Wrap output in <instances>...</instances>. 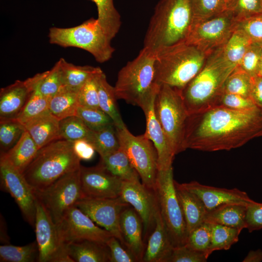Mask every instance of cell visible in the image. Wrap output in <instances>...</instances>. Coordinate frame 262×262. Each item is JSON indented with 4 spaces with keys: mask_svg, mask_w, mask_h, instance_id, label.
Segmentation results:
<instances>
[{
    "mask_svg": "<svg viewBox=\"0 0 262 262\" xmlns=\"http://www.w3.org/2000/svg\"><path fill=\"white\" fill-rule=\"evenodd\" d=\"M262 131V109L238 110L219 105L189 115L182 147L201 151H229Z\"/></svg>",
    "mask_w": 262,
    "mask_h": 262,
    "instance_id": "1",
    "label": "cell"
},
{
    "mask_svg": "<svg viewBox=\"0 0 262 262\" xmlns=\"http://www.w3.org/2000/svg\"><path fill=\"white\" fill-rule=\"evenodd\" d=\"M223 47L206 58L199 72L181 90L189 115L220 105L227 80L237 66L227 60Z\"/></svg>",
    "mask_w": 262,
    "mask_h": 262,
    "instance_id": "2",
    "label": "cell"
},
{
    "mask_svg": "<svg viewBox=\"0 0 262 262\" xmlns=\"http://www.w3.org/2000/svg\"><path fill=\"white\" fill-rule=\"evenodd\" d=\"M192 23L190 0H159L145 36L144 48L155 53L184 41Z\"/></svg>",
    "mask_w": 262,
    "mask_h": 262,
    "instance_id": "3",
    "label": "cell"
},
{
    "mask_svg": "<svg viewBox=\"0 0 262 262\" xmlns=\"http://www.w3.org/2000/svg\"><path fill=\"white\" fill-rule=\"evenodd\" d=\"M72 142L55 140L39 149L23 175L34 191L42 190L63 176L80 169Z\"/></svg>",
    "mask_w": 262,
    "mask_h": 262,
    "instance_id": "4",
    "label": "cell"
},
{
    "mask_svg": "<svg viewBox=\"0 0 262 262\" xmlns=\"http://www.w3.org/2000/svg\"><path fill=\"white\" fill-rule=\"evenodd\" d=\"M206 58L184 41L162 48L155 52V82L182 90L199 72Z\"/></svg>",
    "mask_w": 262,
    "mask_h": 262,
    "instance_id": "5",
    "label": "cell"
},
{
    "mask_svg": "<svg viewBox=\"0 0 262 262\" xmlns=\"http://www.w3.org/2000/svg\"><path fill=\"white\" fill-rule=\"evenodd\" d=\"M155 53L144 48L118 72L114 86L117 99L141 107L160 87L155 82Z\"/></svg>",
    "mask_w": 262,
    "mask_h": 262,
    "instance_id": "6",
    "label": "cell"
},
{
    "mask_svg": "<svg viewBox=\"0 0 262 262\" xmlns=\"http://www.w3.org/2000/svg\"><path fill=\"white\" fill-rule=\"evenodd\" d=\"M48 37L50 44L84 49L100 63L109 60L115 50L98 19L93 17L70 28H50Z\"/></svg>",
    "mask_w": 262,
    "mask_h": 262,
    "instance_id": "7",
    "label": "cell"
},
{
    "mask_svg": "<svg viewBox=\"0 0 262 262\" xmlns=\"http://www.w3.org/2000/svg\"><path fill=\"white\" fill-rule=\"evenodd\" d=\"M154 111L174 155L182 152L184 131L189 114L181 90L161 85L154 101Z\"/></svg>",
    "mask_w": 262,
    "mask_h": 262,
    "instance_id": "8",
    "label": "cell"
},
{
    "mask_svg": "<svg viewBox=\"0 0 262 262\" xmlns=\"http://www.w3.org/2000/svg\"><path fill=\"white\" fill-rule=\"evenodd\" d=\"M174 182L172 167L159 171L155 190L162 218L171 241L176 247L186 244L188 233Z\"/></svg>",
    "mask_w": 262,
    "mask_h": 262,
    "instance_id": "9",
    "label": "cell"
},
{
    "mask_svg": "<svg viewBox=\"0 0 262 262\" xmlns=\"http://www.w3.org/2000/svg\"><path fill=\"white\" fill-rule=\"evenodd\" d=\"M115 129L120 146L138 173L142 183L155 189L158 168L157 153L153 143L145 134H132L127 127Z\"/></svg>",
    "mask_w": 262,
    "mask_h": 262,
    "instance_id": "10",
    "label": "cell"
},
{
    "mask_svg": "<svg viewBox=\"0 0 262 262\" xmlns=\"http://www.w3.org/2000/svg\"><path fill=\"white\" fill-rule=\"evenodd\" d=\"M236 21L229 9L221 14L191 25L184 42L207 58L222 48L235 30Z\"/></svg>",
    "mask_w": 262,
    "mask_h": 262,
    "instance_id": "11",
    "label": "cell"
},
{
    "mask_svg": "<svg viewBox=\"0 0 262 262\" xmlns=\"http://www.w3.org/2000/svg\"><path fill=\"white\" fill-rule=\"evenodd\" d=\"M34 192L56 224L68 209L85 198L81 188L80 169L63 176L45 189Z\"/></svg>",
    "mask_w": 262,
    "mask_h": 262,
    "instance_id": "12",
    "label": "cell"
},
{
    "mask_svg": "<svg viewBox=\"0 0 262 262\" xmlns=\"http://www.w3.org/2000/svg\"><path fill=\"white\" fill-rule=\"evenodd\" d=\"M34 227L39 262H74L61 239L57 224L37 198Z\"/></svg>",
    "mask_w": 262,
    "mask_h": 262,
    "instance_id": "13",
    "label": "cell"
},
{
    "mask_svg": "<svg viewBox=\"0 0 262 262\" xmlns=\"http://www.w3.org/2000/svg\"><path fill=\"white\" fill-rule=\"evenodd\" d=\"M0 186L10 194L25 220L34 226L36 198L34 191L23 174L2 155L0 157Z\"/></svg>",
    "mask_w": 262,
    "mask_h": 262,
    "instance_id": "14",
    "label": "cell"
},
{
    "mask_svg": "<svg viewBox=\"0 0 262 262\" xmlns=\"http://www.w3.org/2000/svg\"><path fill=\"white\" fill-rule=\"evenodd\" d=\"M120 196L131 205L141 217L145 242L154 229L156 217L160 211L155 190L147 187L140 182L139 180H123Z\"/></svg>",
    "mask_w": 262,
    "mask_h": 262,
    "instance_id": "15",
    "label": "cell"
},
{
    "mask_svg": "<svg viewBox=\"0 0 262 262\" xmlns=\"http://www.w3.org/2000/svg\"><path fill=\"white\" fill-rule=\"evenodd\" d=\"M95 222L76 205L68 209L57 224L62 242L67 244L82 240L105 243L113 236Z\"/></svg>",
    "mask_w": 262,
    "mask_h": 262,
    "instance_id": "16",
    "label": "cell"
},
{
    "mask_svg": "<svg viewBox=\"0 0 262 262\" xmlns=\"http://www.w3.org/2000/svg\"><path fill=\"white\" fill-rule=\"evenodd\" d=\"M97 225L110 232L123 245L120 218L123 210L130 205L120 196L109 198H85L75 205Z\"/></svg>",
    "mask_w": 262,
    "mask_h": 262,
    "instance_id": "17",
    "label": "cell"
},
{
    "mask_svg": "<svg viewBox=\"0 0 262 262\" xmlns=\"http://www.w3.org/2000/svg\"><path fill=\"white\" fill-rule=\"evenodd\" d=\"M80 176L85 198H109L120 196L123 180L109 172L100 162L92 167L81 165Z\"/></svg>",
    "mask_w": 262,
    "mask_h": 262,
    "instance_id": "18",
    "label": "cell"
},
{
    "mask_svg": "<svg viewBox=\"0 0 262 262\" xmlns=\"http://www.w3.org/2000/svg\"><path fill=\"white\" fill-rule=\"evenodd\" d=\"M158 92L149 96L140 108L145 114L146 120V130L144 134L153 143L157 153L159 171L166 170L172 167L175 155L155 114L154 101Z\"/></svg>",
    "mask_w": 262,
    "mask_h": 262,
    "instance_id": "19",
    "label": "cell"
},
{
    "mask_svg": "<svg viewBox=\"0 0 262 262\" xmlns=\"http://www.w3.org/2000/svg\"><path fill=\"white\" fill-rule=\"evenodd\" d=\"M40 78V73L24 81L16 80L0 91V120L14 119L20 113Z\"/></svg>",
    "mask_w": 262,
    "mask_h": 262,
    "instance_id": "20",
    "label": "cell"
},
{
    "mask_svg": "<svg viewBox=\"0 0 262 262\" xmlns=\"http://www.w3.org/2000/svg\"><path fill=\"white\" fill-rule=\"evenodd\" d=\"M181 185L201 200L208 212L227 203L248 204L253 200L246 192L236 188L216 187L204 185L196 181L183 183Z\"/></svg>",
    "mask_w": 262,
    "mask_h": 262,
    "instance_id": "21",
    "label": "cell"
},
{
    "mask_svg": "<svg viewBox=\"0 0 262 262\" xmlns=\"http://www.w3.org/2000/svg\"><path fill=\"white\" fill-rule=\"evenodd\" d=\"M120 228L123 246L137 262H142L146 246L143 236V224L140 216L131 205L121 213Z\"/></svg>",
    "mask_w": 262,
    "mask_h": 262,
    "instance_id": "22",
    "label": "cell"
},
{
    "mask_svg": "<svg viewBox=\"0 0 262 262\" xmlns=\"http://www.w3.org/2000/svg\"><path fill=\"white\" fill-rule=\"evenodd\" d=\"M174 247L159 211L154 229L147 238L142 262H167Z\"/></svg>",
    "mask_w": 262,
    "mask_h": 262,
    "instance_id": "23",
    "label": "cell"
},
{
    "mask_svg": "<svg viewBox=\"0 0 262 262\" xmlns=\"http://www.w3.org/2000/svg\"><path fill=\"white\" fill-rule=\"evenodd\" d=\"M175 186L185 221L188 235L204 222L208 212L201 200L175 180Z\"/></svg>",
    "mask_w": 262,
    "mask_h": 262,
    "instance_id": "24",
    "label": "cell"
},
{
    "mask_svg": "<svg viewBox=\"0 0 262 262\" xmlns=\"http://www.w3.org/2000/svg\"><path fill=\"white\" fill-rule=\"evenodd\" d=\"M59 121L48 111L24 126L40 149L55 140L61 139Z\"/></svg>",
    "mask_w": 262,
    "mask_h": 262,
    "instance_id": "25",
    "label": "cell"
},
{
    "mask_svg": "<svg viewBox=\"0 0 262 262\" xmlns=\"http://www.w3.org/2000/svg\"><path fill=\"white\" fill-rule=\"evenodd\" d=\"M248 204L229 203L207 212L204 222L216 224L243 230L246 229V215Z\"/></svg>",
    "mask_w": 262,
    "mask_h": 262,
    "instance_id": "26",
    "label": "cell"
},
{
    "mask_svg": "<svg viewBox=\"0 0 262 262\" xmlns=\"http://www.w3.org/2000/svg\"><path fill=\"white\" fill-rule=\"evenodd\" d=\"M74 262H110V250L105 243L82 240L66 245Z\"/></svg>",
    "mask_w": 262,
    "mask_h": 262,
    "instance_id": "27",
    "label": "cell"
},
{
    "mask_svg": "<svg viewBox=\"0 0 262 262\" xmlns=\"http://www.w3.org/2000/svg\"><path fill=\"white\" fill-rule=\"evenodd\" d=\"M39 148L25 130L16 144L5 153H0L18 170L23 173L37 153Z\"/></svg>",
    "mask_w": 262,
    "mask_h": 262,
    "instance_id": "28",
    "label": "cell"
},
{
    "mask_svg": "<svg viewBox=\"0 0 262 262\" xmlns=\"http://www.w3.org/2000/svg\"><path fill=\"white\" fill-rule=\"evenodd\" d=\"M59 61L62 86L77 92L89 79L102 71L98 67L76 66L67 62L63 58H60Z\"/></svg>",
    "mask_w": 262,
    "mask_h": 262,
    "instance_id": "29",
    "label": "cell"
},
{
    "mask_svg": "<svg viewBox=\"0 0 262 262\" xmlns=\"http://www.w3.org/2000/svg\"><path fill=\"white\" fill-rule=\"evenodd\" d=\"M97 83L99 108L111 118L115 128L126 127L117 105L114 87L109 83L103 71L97 76Z\"/></svg>",
    "mask_w": 262,
    "mask_h": 262,
    "instance_id": "30",
    "label": "cell"
},
{
    "mask_svg": "<svg viewBox=\"0 0 262 262\" xmlns=\"http://www.w3.org/2000/svg\"><path fill=\"white\" fill-rule=\"evenodd\" d=\"M80 106L78 92L62 86L49 101V112L59 120L76 116Z\"/></svg>",
    "mask_w": 262,
    "mask_h": 262,
    "instance_id": "31",
    "label": "cell"
},
{
    "mask_svg": "<svg viewBox=\"0 0 262 262\" xmlns=\"http://www.w3.org/2000/svg\"><path fill=\"white\" fill-rule=\"evenodd\" d=\"M100 162L109 172L123 180H139L138 173L132 167L127 154L121 147L100 157Z\"/></svg>",
    "mask_w": 262,
    "mask_h": 262,
    "instance_id": "32",
    "label": "cell"
},
{
    "mask_svg": "<svg viewBox=\"0 0 262 262\" xmlns=\"http://www.w3.org/2000/svg\"><path fill=\"white\" fill-rule=\"evenodd\" d=\"M96 4L98 20L108 38L112 40L121 26L120 16L115 7L113 0H90Z\"/></svg>",
    "mask_w": 262,
    "mask_h": 262,
    "instance_id": "33",
    "label": "cell"
},
{
    "mask_svg": "<svg viewBox=\"0 0 262 262\" xmlns=\"http://www.w3.org/2000/svg\"><path fill=\"white\" fill-rule=\"evenodd\" d=\"M39 250L36 241L23 246L5 244L0 246V262H38Z\"/></svg>",
    "mask_w": 262,
    "mask_h": 262,
    "instance_id": "34",
    "label": "cell"
},
{
    "mask_svg": "<svg viewBox=\"0 0 262 262\" xmlns=\"http://www.w3.org/2000/svg\"><path fill=\"white\" fill-rule=\"evenodd\" d=\"M210 225L211 242L208 251L209 256L215 251L229 249L238 241L242 230L220 224Z\"/></svg>",
    "mask_w": 262,
    "mask_h": 262,
    "instance_id": "35",
    "label": "cell"
},
{
    "mask_svg": "<svg viewBox=\"0 0 262 262\" xmlns=\"http://www.w3.org/2000/svg\"><path fill=\"white\" fill-rule=\"evenodd\" d=\"M49 99L43 96L35 88L20 113L14 119L24 126L32 120L49 111Z\"/></svg>",
    "mask_w": 262,
    "mask_h": 262,
    "instance_id": "36",
    "label": "cell"
},
{
    "mask_svg": "<svg viewBox=\"0 0 262 262\" xmlns=\"http://www.w3.org/2000/svg\"><path fill=\"white\" fill-rule=\"evenodd\" d=\"M61 139L73 142L84 139L91 142L93 131L89 129L77 116H72L59 121Z\"/></svg>",
    "mask_w": 262,
    "mask_h": 262,
    "instance_id": "37",
    "label": "cell"
},
{
    "mask_svg": "<svg viewBox=\"0 0 262 262\" xmlns=\"http://www.w3.org/2000/svg\"><path fill=\"white\" fill-rule=\"evenodd\" d=\"M252 42L243 31L235 29L223 47L224 55L228 61L238 66Z\"/></svg>",
    "mask_w": 262,
    "mask_h": 262,
    "instance_id": "38",
    "label": "cell"
},
{
    "mask_svg": "<svg viewBox=\"0 0 262 262\" xmlns=\"http://www.w3.org/2000/svg\"><path fill=\"white\" fill-rule=\"evenodd\" d=\"M192 24L214 17L227 9L224 0H190Z\"/></svg>",
    "mask_w": 262,
    "mask_h": 262,
    "instance_id": "39",
    "label": "cell"
},
{
    "mask_svg": "<svg viewBox=\"0 0 262 262\" xmlns=\"http://www.w3.org/2000/svg\"><path fill=\"white\" fill-rule=\"evenodd\" d=\"M90 143L100 157L116 150L120 147L114 125L99 131H93Z\"/></svg>",
    "mask_w": 262,
    "mask_h": 262,
    "instance_id": "40",
    "label": "cell"
},
{
    "mask_svg": "<svg viewBox=\"0 0 262 262\" xmlns=\"http://www.w3.org/2000/svg\"><path fill=\"white\" fill-rule=\"evenodd\" d=\"M61 66L59 60L49 70L41 73L36 88L44 97L50 99L62 87Z\"/></svg>",
    "mask_w": 262,
    "mask_h": 262,
    "instance_id": "41",
    "label": "cell"
},
{
    "mask_svg": "<svg viewBox=\"0 0 262 262\" xmlns=\"http://www.w3.org/2000/svg\"><path fill=\"white\" fill-rule=\"evenodd\" d=\"M76 116L93 131H99L114 125L111 118L100 108L80 105L77 110Z\"/></svg>",
    "mask_w": 262,
    "mask_h": 262,
    "instance_id": "42",
    "label": "cell"
},
{
    "mask_svg": "<svg viewBox=\"0 0 262 262\" xmlns=\"http://www.w3.org/2000/svg\"><path fill=\"white\" fill-rule=\"evenodd\" d=\"M25 131L24 126L15 119L0 120V153L12 148Z\"/></svg>",
    "mask_w": 262,
    "mask_h": 262,
    "instance_id": "43",
    "label": "cell"
},
{
    "mask_svg": "<svg viewBox=\"0 0 262 262\" xmlns=\"http://www.w3.org/2000/svg\"><path fill=\"white\" fill-rule=\"evenodd\" d=\"M252 77V76L237 66L227 80L225 86V93L237 94L250 98Z\"/></svg>",
    "mask_w": 262,
    "mask_h": 262,
    "instance_id": "44",
    "label": "cell"
},
{
    "mask_svg": "<svg viewBox=\"0 0 262 262\" xmlns=\"http://www.w3.org/2000/svg\"><path fill=\"white\" fill-rule=\"evenodd\" d=\"M211 242V225L203 222L188 235L185 245L205 253L209 257L208 251Z\"/></svg>",
    "mask_w": 262,
    "mask_h": 262,
    "instance_id": "45",
    "label": "cell"
},
{
    "mask_svg": "<svg viewBox=\"0 0 262 262\" xmlns=\"http://www.w3.org/2000/svg\"><path fill=\"white\" fill-rule=\"evenodd\" d=\"M227 9L231 12L236 23L262 13L261 0H230Z\"/></svg>",
    "mask_w": 262,
    "mask_h": 262,
    "instance_id": "46",
    "label": "cell"
},
{
    "mask_svg": "<svg viewBox=\"0 0 262 262\" xmlns=\"http://www.w3.org/2000/svg\"><path fill=\"white\" fill-rule=\"evenodd\" d=\"M262 57V44L252 42L238 66L251 76L257 75Z\"/></svg>",
    "mask_w": 262,
    "mask_h": 262,
    "instance_id": "47",
    "label": "cell"
},
{
    "mask_svg": "<svg viewBox=\"0 0 262 262\" xmlns=\"http://www.w3.org/2000/svg\"><path fill=\"white\" fill-rule=\"evenodd\" d=\"M100 73L89 79L78 92L80 106L99 108L97 76Z\"/></svg>",
    "mask_w": 262,
    "mask_h": 262,
    "instance_id": "48",
    "label": "cell"
},
{
    "mask_svg": "<svg viewBox=\"0 0 262 262\" xmlns=\"http://www.w3.org/2000/svg\"><path fill=\"white\" fill-rule=\"evenodd\" d=\"M235 29L243 31L253 42L262 44V13L236 22Z\"/></svg>",
    "mask_w": 262,
    "mask_h": 262,
    "instance_id": "49",
    "label": "cell"
},
{
    "mask_svg": "<svg viewBox=\"0 0 262 262\" xmlns=\"http://www.w3.org/2000/svg\"><path fill=\"white\" fill-rule=\"evenodd\" d=\"M208 258L205 253L184 245L174 247L167 262H205Z\"/></svg>",
    "mask_w": 262,
    "mask_h": 262,
    "instance_id": "50",
    "label": "cell"
},
{
    "mask_svg": "<svg viewBox=\"0 0 262 262\" xmlns=\"http://www.w3.org/2000/svg\"><path fill=\"white\" fill-rule=\"evenodd\" d=\"M106 244L110 250V262H137L134 256L115 237L111 236L106 242Z\"/></svg>",
    "mask_w": 262,
    "mask_h": 262,
    "instance_id": "51",
    "label": "cell"
},
{
    "mask_svg": "<svg viewBox=\"0 0 262 262\" xmlns=\"http://www.w3.org/2000/svg\"><path fill=\"white\" fill-rule=\"evenodd\" d=\"M246 223L250 233L262 229V203L253 200L247 205Z\"/></svg>",
    "mask_w": 262,
    "mask_h": 262,
    "instance_id": "52",
    "label": "cell"
},
{
    "mask_svg": "<svg viewBox=\"0 0 262 262\" xmlns=\"http://www.w3.org/2000/svg\"><path fill=\"white\" fill-rule=\"evenodd\" d=\"M220 105L238 110H247L257 107L249 98L227 93H225L223 95Z\"/></svg>",
    "mask_w": 262,
    "mask_h": 262,
    "instance_id": "53",
    "label": "cell"
},
{
    "mask_svg": "<svg viewBox=\"0 0 262 262\" xmlns=\"http://www.w3.org/2000/svg\"><path fill=\"white\" fill-rule=\"evenodd\" d=\"M74 151L81 160H90L93 158L95 149L88 141L81 139L72 142Z\"/></svg>",
    "mask_w": 262,
    "mask_h": 262,
    "instance_id": "54",
    "label": "cell"
},
{
    "mask_svg": "<svg viewBox=\"0 0 262 262\" xmlns=\"http://www.w3.org/2000/svg\"><path fill=\"white\" fill-rule=\"evenodd\" d=\"M250 98L257 107L262 109V76H252Z\"/></svg>",
    "mask_w": 262,
    "mask_h": 262,
    "instance_id": "55",
    "label": "cell"
},
{
    "mask_svg": "<svg viewBox=\"0 0 262 262\" xmlns=\"http://www.w3.org/2000/svg\"><path fill=\"white\" fill-rule=\"evenodd\" d=\"M243 262H262V249H257L249 251Z\"/></svg>",
    "mask_w": 262,
    "mask_h": 262,
    "instance_id": "56",
    "label": "cell"
},
{
    "mask_svg": "<svg viewBox=\"0 0 262 262\" xmlns=\"http://www.w3.org/2000/svg\"><path fill=\"white\" fill-rule=\"evenodd\" d=\"M257 75H259V76H262V58H261L260 63V65H259V69H258V72Z\"/></svg>",
    "mask_w": 262,
    "mask_h": 262,
    "instance_id": "57",
    "label": "cell"
},
{
    "mask_svg": "<svg viewBox=\"0 0 262 262\" xmlns=\"http://www.w3.org/2000/svg\"><path fill=\"white\" fill-rule=\"evenodd\" d=\"M226 2V4H227V7H228V5L229 2V1H230V0H224Z\"/></svg>",
    "mask_w": 262,
    "mask_h": 262,
    "instance_id": "58",
    "label": "cell"
},
{
    "mask_svg": "<svg viewBox=\"0 0 262 262\" xmlns=\"http://www.w3.org/2000/svg\"><path fill=\"white\" fill-rule=\"evenodd\" d=\"M261 3L262 8V0H261Z\"/></svg>",
    "mask_w": 262,
    "mask_h": 262,
    "instance_id": "59",
    "label": "cell"
}]
</instances>
